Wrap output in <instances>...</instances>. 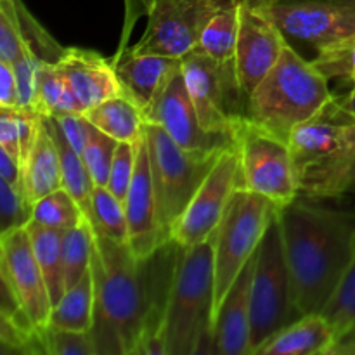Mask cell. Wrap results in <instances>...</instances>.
Masks as SVG:
<instances>
[{
    "instance_id": "6da1fadb",
    "label": "cell",
    "mask_w": 355,
    "mask_h": 355,
    "mask_svg": "<svg viewBox=\"0 0 355 355\" xmlns=\"http://www.w3.org/2000/svg\"><path fill=\"white\" fill-rule=\"evenodd\" d=\"M177 243L137 259L125 243L92 231L96 355H165L163 324Z\"/></svg>"
},
{
    "instance_id": "ab89813d",
    "label": "cell",
    "mask_w": 355,
    "mask_h": 355,
    "mask_svg": "<svg viewBox=\"0 0 355 355\" xmlns=\"http://www.w3.org/2000/svg\"><path fill=\"white\" fill-rule=\"evenodd\" d=\"M45 350L47 355H96L90 333L51 326L45 329Z\"/></svg>"
},
{
    "instance_id": "2e32d148",
    "label": "cell",
    "mask_w": 355,
    "mask_h": 355,
    "mask_svg": "<svg viewBox=\"0 0 355 355\" xmlns=\"http://www.w3.org/2000/svg\"><path fill=\"white\" fill-rule=\"evenodd\" d=\"M123 205L128 224V246L137 259H148L166 243L172 241L165 234L159 220L158 200L144 134L137 142L134 179Z\"/></svg>"
},
{
    "instance_id": "4fadbf2b",
    "label": "cell",
    "mask_w": 355,
    "mask_h": 355,
    "mask_svg": "<svg viewBox=\"0 0 355 355\" xmlns=\"http://www.w3.org/2000/svg\"><path fill=\"white\" fill-rule=\"evenodd\" d=\"M274 17L288 37L324 52L355 35V0H274Z\"/></svg>"
},
{
    "instance_id": "e0dca14e",
    "label": "cell",
    "mask_w": 355,
    "mask_h": 355,
    "mask_svg": "<svg viewBox=\"0 0 355 355\" xmlns=\"http://www.w3.org/2000/svg\"><path fill=\"white\" fill-rule=\"evenodd\" d=\"M111 61L116 69L121 92L142 111V116L155 107L173 76L182 71V59L134 54L130 47L116 52Z\"/></svg>"
},
{
    "instance_id": "484cf974",
    "label": "cell",
    "mask_w": 355,
    "mask_h": 355,
    "mask_svg": "<svg viewBox=\"0 0 355 355\" xmlns=\"http://www.w3.org/2000/svg\"><path fill=\"white\" fill-rule=\"evenodd\" d=\"M24 229L30 236L35 259H37L42 274H44L52 307H54L66 291L64 267H62V232L64 231L47 227V225H42L35 220L28 222Z\"/></svg>"
},
{
    "instance_id": "f35d334b",
    "label": "cell",
    "mask_w": 355,
    "mask_h": 355,
    "mask_svg": "<svg viewBox=\"0 0 355 355\" xmlns=\"http://www.w3.org/2000/svg\"><path fill=\"white\" fill-rule=\"evenodd\" d=\"M38 58L28 45L23 54L12 62L14 73L17 78L19 90V110L38 113V94H37V68Z\"/></svg>"
},
{
    "instance_id": "44dd1931",
    "label": "cell",
    "mask_w": 355,
    "mask_h": 355,
    "mask_svg": "<svg viewBox=\"0 0 355 355\" xmlns=\"http://www.w3.org/2000/svg\"><path fill=\"white\" fill-rule=\"evenodd\" d=\"M300 196L307 200H336L355 196V121L345 142L324 158L298 172Z\"/></svg>"
},
{
    "instance_id": "d6a6232c",
    "label": "cell",
    "mask_w": 355,
    "mask_h": 355,
    "mask_svg": "<svg viewBox=\"0 0 355 355\" xmlns=\"http://www.w3.org/2000/svg\"><path fill=\"white\" fill-rule=\"evenodd\" d=\"M116 148V139L110 137V135L104 134L103 130L94 127L89 121V134H87V144L85 149H83L82 158L96 186L106 187Z\"/></svg>"
},
{
    "instance_id": "1f68e13d",
    "label": "cell",
    "mask_w": 355,
    "mask_h": 355,
    "mask_svg": "<svg viewBox=\"0 0 355 355\" xmlns=\"http://www.w3.org/2000/svg\"><path fill=\"white\" fill-rule=\"evenodd\" d=\"M92 263V229L89 222L62 232V267L66 290L75 286L90 270Z\"/></svg>"
},
{
    "instance_id": "e575fe53",
    "label": "cell",
    "mask_w": 355,
    "mask_h": 355,
    "mask_svg": "<svg viewBox=\"0 0 355 355\" xmlns=\"http://www.w3.org/2000/svg\"><path fill=\"white\" fill-rule=\"evenodd\" d=\"M26 47L16 0H0V61L12 64Z\"/></svg>"
},
{
    "instance_id": "8d00e7d4",
    "label": "cell",
    "mask_w": 355,
    "mask_h": 355,
    "mask_svg": "<svg viewBox=\"0 0 355 355\" xmlns=\"http://www.w3.org/2000/svg\"><path fill=\"white\" fill-rule=\"evenodd\" d=\"M314 64L328 78L350 80L355 87V35L328 51L319 52Z\"/></svg>"
},
{
    "instance_id": "d590c367",
    "label": "cell",
    "mask_w": 355,
    "mask_h": 355,
    "mask_svg": "<svg viewBox=\"0 0 355 355\" xmlns=\"http://www.w3.org/2000/svg\"><path fill=\"white\" fill-rule=\"evenodd\" d=\"M31 214L33 207L26 201L23 191L0 179V234L26 227Z\"/></svg>"
},
{
    "instance_id": "7bdbcfd3",
    "label": "cell",
    "mask_w": 355,
    "mask_h": 355,
    "mask_svg": "<svg viewBox=\"0 0 355 355\" xmlns=\"http://www.w3.org/2000/svg\"><path fill=\"white\" fill-rule=\"evenodd\" d=\"M0 107L19 110L17 78L10 62L0 61Z\"/></svg>"
},
{
    "instance_id": "ffe728a7",
    "label": "cell",
    "mask_w": 355,
    "mask_h": 355,
    "mask_svg": "<svg viewBox=\"0 0 355 355\" xmlns=\"http://www.w3.org/2000/svg\"><path fill=\"white\" fill-rule=\"evenodd\" d=\"M55 64L76 92L85 111L110 97L123 94L113 61L103 58L99 52L66 47Z\"/></svg>"
},
{
    "instance_id": "ac0fdd59",
    "label": "cell",
    "mask_w": 355,
    "mask_h": 355,
    "mask_svg": "<svg viewBox=\"0 0 355 355\" xmlns=\"http://www.w3.org/2000/svg\"><path fill=\"white\" fill-rule=\"evenodd\" d=\"M255 262L257 253L236 277L218 307L214 319V354L252 355V284Z\"/></svg>"
},
{
    "instance_id": "277c9868",
    "label": "cell",
    "mask_w": 355,
    "mask_h": 355,
    "mask_svg": "<svg viewBox=\"0 0 355 355\" xmlns=\"http://www.w3.org/2000/svg\"><path fill=\"white\" fill-rule=\"evenodd\" d=\"M328 76L290 44L246 101L245 118L288 142L291 130L335 99Z\"/></svg>"
},
{
    "instance_id": "d6986e66",
    "label": "cell",
    "mask_w": 355,
    "mask_h": 355,
    "mask_svg": "<svg viewBox=\"0 0 355 355\" xmlns=\"http://www.w3.org/2000/svg\"><path fill=\"white\" fill-rule=\"evenodd\" d=\"M354 121L355 116L347 113L335 97L319 113L297 125L288 137V146L298 172L336 151L345 142Z\"/></svg>"
},
{
    "instance_id": "8fae6325",
    "label": "cell",
    "mask_w": 355,
    "mask_h": 355,
    "mask_svg": "<svg viewBox=\"0 0 355 355\" xmlns=\"http://www.w3.org/2000/svg\"><path fill=\"white\" fill-rule=\"evenodd\" d=\"M241 187L239 180L238 146L225 149L172 229V239L180 246H194L203 243L220 224L236 191Z\"/></svg>"
},
{
    "instance_id": "52a82bcc",
    "label": "cell",
    "mask_w": 355,
    "mask_h": 355,
    "mask_svg": "<svg viewBox=\"0 0 355 355\" xmlns=\"http://www.w3.org/2000/svg\"><path fill=\"white\" fill-rule=\"evenodd\" d=\"M144 137L148 142L159 220L165 234L172 239L177 218L186 210L198 187L225 149L214 155H194L175 144L156 123H144Z\"/></svg>"
},
{
    "instance_id": "9a60e30c",
    "label": "cell",
    "mask_w": 355,
    "mask_h": 355,
    "mask_svg": "<svg viewBox=\"0 0 355 355\" xmlns=\"http://www.w3.org/2000/svg\"><path fill=\"white\" fill-rule=\"evenodd\" d=\"M144 121L159 125L175 144L194 155H214L236 144L232 139L210 134L201 127L182 71L173 76Z\"/></svg>"
},
{
    "instance_id": "603a6c76",
    "label": "cell",
    "mask_w": 355,
    "mask_h": 355,
    "mask_svg": "<svg viewBox=\"0 0 355 355\" xmlns=\"http://www.w3.org/2000/svg\"><path fill=\"white\" fill-rule=\"evenodd\" d=\"M24 196L33 207L40 198L62 187L61 159L52 132L42 116L37 139L23 166Z\"/></svg>"
},
{
    "instance_id": "ba28073f",
    "label": "cell",
    "mask_w": 355,
    "mask_h": 355,
    "mask_svg": "<svg viewBox=\"0 0 355 355\" xmlns=\"http://www.w3.org/2000/svg\"><path fill=\"white\" fill-rule=\"evenodd\" d=\"M182 75L201 127L236 142L246 121V99L239 89L234 64H222L194 49L182 58Z\"/></svg>"
},
{
    "instance_id": "5b68a950",
    "label": "cell",
    "mask_w": 355,
    "mask_h": 355,
    "mask_svg": "<svg viewBox=\"0 0 355 355\" xmlns=\"http://www.w3.org/2000/svg\"><path fill=\"white\" fill-rule=\"evenodd\" d=\"M277 207L262 194L238 189L215 229L214 319L225 293L259 250Z\"/></svg>"
},
{
    "instance_id": "7402d4cb",
    "label": "cell",
    "mask_w": 355,
    "mask_h": 355,
    "mask_svg": "<svg viewBox=\"0 0 355 355\" xmlns=\"http://www.w3.org/2000/svg\"><path fill=\"white\" fill-rule=\"evenodd\" d=\"M335 329L324 314L298 318L269 340L257 355H318L333 354Z\"/></svg>"
},
{
    "instance_id": "8992f818",
    "label": "cell",
    "mask_w": 355,
    "mask_h": 355,
    "mask_svg": "<svg viewBox=\"0 0 355 355\" xmlns=\"http://www.w3.org/2000/svg\"><path fill=\"white\" fill-rule=\"evenodd\" d=\"M298 318L276 214L257 252L252 284V355Z\"/></svg>"
},
{
    "instance_id": "f1b7e54d",
    "label": "cell",
    "mask_w": 355,
    "mask_h": 355,
    "mask_svg": "<svg viewBox=\"0 0 355 355\" xmlns=\"http://www.w3.org/2000/svg\"><path fill=\"white\" fill-rule=\"evenodd\" d=\"M322 314L335 329L336 345L333 354L355 352V259L340 284L338 291Z\"/></svg>"
},
{
    "instance_id": "7c38bea8",
    "label": "cell",
    "mask_w": 355,
    "mask_h": 355,
    "mask_svg": "<svg viewBox=\"0 0 355 355\" xmlns=\"http://www.w3.org/2000/svg\"><path fill=\"white\" fill-rule=\"evenodd\" d=\"M0 279L2 291L16 302L38 329L45 331L52 300L24 227L0 234Z\"/></svg>"
},
{
    "instance_id": "cb8c5ba5",
    "label": "cell",
    "mask_w": 355,
    "mask_h": 355,
    "mask_svg": "<svg viewBox=\"0 0 355 355\" xmlns=\"http://www.w3.org/2000/svg\"><path fill=\"white\" fill-rule=\"evenodd\" d=\"M239 0H211L198 49L222 64H234Z\"/></svg>"
},
{
    "instance_id": "836d02e7",
    "label": "cell",
    "mask_w": 355,
    "mask_h": 355,
    "mask_svg": "<svg viewBox=\"0 0 355 355\" xmlns=\"http://www.w3.org/2000/svg\"><path fill=\"white\" fill-rule=\"evenodd\" d=\"M66 89V78L55 62L38 61L37 68V94H38V114L52 116L58 113L62 94Z\"/></svg>"
},
{
    "instance_id": "4dcf8cb0",
    "label": "cell",
    "mask_w": 355,
    "mask_h": 355,
    "mask_svg": "<svg viewBox=\"0 0 355 355\" xmlns=\"http://www.w3.org/2000/svg\"><path fill=\"white\" fill-rule=\"evenodd\" d=\"M31 220L52 229L68 231V229H73L85 222L87 218L75 198L64 187H59V189L45 194L33 205Z\"/></svg>"
},
{
    "instance_id": "7a4b0ae2",
    "label": "cell",
    "mask_w": 355,
    "mask_h": 355,
    "mask_svg": "<svg viewBox=\"0 0 355 355\" xmlns=\"http://www.w3.org/2000/svg\"><path fill=\"white\" fill-rule=\"evenodd\" d=\"M298 196L277 208L298 315L322 314L355 259V215Z\"/></svg>"
},
{
    "instance_id": "bcb514c9",
    "label": "cell",
    "mask_w": 355,
    "mask_h": 355,
    "mask_svg": "<svg viewBox=\"0 0 355 355\" xmlns=\"http://www.w3.org/2000/svg\"><path fill=\"white\" fill-rule=\"evenodd\" d=\"M336 101H338V104L347 111V113H350L352 116H355V87L349 94H347V96L336 97Z\"/></svg>"
},
{
    "instance_id": "b9f144b4",
    "label": "cell",
    "mask_w": 355,
    "mask_h": 355,
    "mask_svg": "<svg viewBox=\"0 0 355 355\" xmlns=\"http://www.w3.org/2000/svg\"><path fill=\"white\" fill-rule=\"evenodd\" d=\"M0 149L9 153L21 165V141L19 125H17V110L0 107Z\"/></svg>"
},
{
    "instance_id": "30bf717a",
    "label": "cell",
    "mask_w": 355,
    "mask_h": 355,
    "mask_svg": "<svg viewBox=\"0 0 355 355\" xmlns=\"http://www.w3.org/2000/svg\"><path fill=\"white\" fill-rule=\"evenodd\" d=\"M272 6L274 0H239L234 69L246 101L288 44L276 23Z\"/></svg>"
},
{
    "instance_id": "f6af8a7d",
    "label": "cell",
    "mask_w": 355,
    "mask_h": 355,
    "mask_svg": "<svg viewBox=\"0 0 355 355\" xmlns=\"http://www.w3.org/2000/svg\"><path fill=\"white\" fill-rule=\"evenodd\" d=\"M0 179L9 182L10 186L17 187L24 193V179L21 165L3 149H0Z\"/></svg>"
},
{
    "instance_id": "f546056e",
    "label": "cell",
    "mask_w": 355,
    "mask_h": 355,
    "mask_svg": "<svg viewBox=\"0 0 355 355\" xmlns=\"http://www.w3.org/2000/svg\"><path fill=\"white\" fill-rule=\"evenodd\" d=\"M87 222L90 224V229L97 234L128 245V224L125 205L107 187H94L92 201H90V218Z\"/></svg>"
},
{
    "instance_id": "3957f363",
    "label": "cell",
    "mask_w": 355,
    "mask_h": 355,
    "mask_svg": "<svg viewBox=\"0 0 355 355\" xmlns=\"http://www.w3.org/2000/svg\"><path fill=\"white\" fill-rule=\"evenodd\" d=\"M215 239L194 246L177 243L175 267L166 305L165 355L214 352Z\"/></svg>"
},
{
    "instance_id": "5bb4252c",
    "label": "cell",
    "mask_w": 355,
    "mask_h": 355,
    "mask_svg": "<svg viewBox=\"0 0 355 355\" xmlns=\"http://www.w3.org/2000/svg\"><path fill=\"white\" fill-rule=\"evenodd\" d=\"M211 0H153L148 26L134 54L182 59L200 45Z\"/></svg>"
},
{
    "instance_id": "9c48e42d",
    "label": "cell",
    "mask_w": 355,
    "mask_h": 355,
    "mask_svg": "<svg viewBox=\"0 0 355 355\" xmlns=\"http://www.w3.org/2000/svg\"><path fill=\"white\" fill-rule=\"evenodd\" d=\"M236 146L239 151V189L262 194L277 208L300 196L298 170L286 141L245 121Z\"/></svg>"
},
{
    "instance_id": "60d3db41",
    "label": "cell",
    "mask_w": 355,
    "mask_h": 355,
    "mask_svg": "<svg viewBox=\"0 0 355 355\" xmlns=\"http://www.w3.org/2000/svg\"><path fill=\"white\" fill-rule=\"evenodd\" d=\"M54 121L69 144L75 148L76 153L83 155L87 144V134H89V120L78 113H55L52 114Z\"/></svg>"
},
{
    "instance_id": "83f0119b",
    "label": "cell",
    "mask_w": 355,
    "mask_h": 355,
    "mask_svg": "<svg viewBox=\"0 0 355 355\" xmlns=\"http://www.w3.org/2000/svg\"><path fill=\"white\" fill-rule=\"evenodd\" d=\"M51 328L90 333L94 326V277L92 269L73 288L64 291L61 300L52 307Z\"/></svg>"
},
{
    "instance_id": "4316f807",
    "label": "cell",
    "mask_w": 355,
    "mask_h": 355,
    "mask_svg": "<svg viewBox=\"0 0 355 355\" xmlns=\"http://www.w3.org/2000/svg\"><path fill=\"white\" fill-rule=\"evenodd\" d=\"M47 121L49 128L52 132V137H54L55 146H58L59 151V159H61V177H62V187L71 194L76 200V203L82 207L85 218H90V201H92V193H94V184L92 177H90L89 168H87L85 162H83L82 155L75 151L71 144L68 142V139L64 137V134L61 132V128L58 127V123L54 121L52 116H44Z\"/></svg>"
},
{
    "instance_id": "74e56055",
    "label": "cell",
    "mask_w": 355,
    "mask_h": 355,
    "mask_svg": "<svg viewBox=\"0 0 355 355\" xmlns=\"http://www.w3.org/2000/svg\"><path fill=\"white\" fill-rule=\"evenodd\" d=\"M139 142V141H137ZM137 142H118L113 163H111L110 179L106 187L125 203L132 179L135 172V159H137Z\"/></svg>"
},
{
    "instance_id": "ee69618b",
    "label": "cell",
    "mask_w": 355,
    "mask_h": 355,
    "mask_svg": "<svg viewBox=\"0 0 355 355\" xmlns=\"http://www.w3.org/2000/svg\"><path fill=\"white\" fill-rule=\"evenodd\" d=\"M125 2V17H123V30H121L120 44H118L116 52H123L128 49V38H130L132 30H134L135 21L141 16H148L149 9L153 6V0H123Z\"/></svg>"
},
{
    "instance_id": "d4e9b609",
    "label": "cell",
    "mask_w": 355,
    "mask_h": 355,
    "mask_svg": "<svg viewBox=\"0 0 355 355\" xmlns=\"http://www.w3.org/2000/svg\"><path fill=\"white\" fill-rule=\"evenodd\" d=\"M83 116L118 142H137L144 134L142 111L125 94L103 101L87 110Z\"/></svg>"
}]
</instances>
